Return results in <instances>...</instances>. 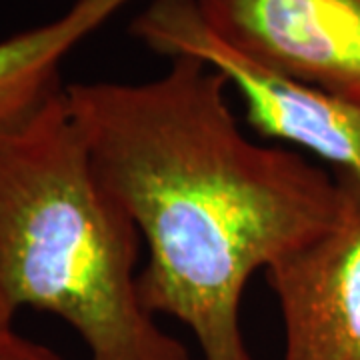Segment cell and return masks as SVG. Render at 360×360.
<instances>
[{
  "label": "cell",
  "instance_id": "1",
  "mask_svg": "<svg viewBox=\"0 0 360 360\" xmlns=\"http://www.w3.org/2000/svg\"><path fill=\"white\" fill-rule=\"evenodd\" d=\"M226 80L170 58L144 82L65 86L104 191L141 232L144 307L182 322L202 360H255L240 326L248 281L335 224L340 184L238 127Z\"/></svg>",
  "mask_w": 360,
  "mask_h": 360
},
{
  "label": "cell",
  "instance_id": "2",
  "mask_svg": "<svg viewBox=\"0 0 360 360\" xmlns=\"http://www.w3.org/2000/svg\"><path fill=\"white\" fill-rule=\"evenodd\" d=\"M141 245L94 174L65 89L0 136V326L44 310L89 360H191L142 302Z\"/></svg>",
  "mask_w": 360,
  "mask_h": 360
},
{
  "label": "cell",
  "instance_id": "3",
  "mask_svg": "<svg viewBox=\"0 0 360 360\" xmlns=\"http://www.w3.org/2000/svg\"><path fill=\"white\" fill-rule=\"evenodd\" d=\"M130 34L156 54L217 70L245 103L246 122L266 139L300 146L360 184V103L255 60L206 25L196 0H153Z\"/></svg>",
  "mask_w": 360,
  "mask_h": 360
},
{
  "label": "cell",
  "instance_id": "4",
  "mask_svg": "<svg viewBox=\"0 0 360 360\" xmlns=\"http://www.w3.org/2000/svg\"><path fill=\"white\" fill-rule=\"evenodd\" d=\"M336 179L335 224L264 270L283 314L284 360H360V184Z\"/></svg>",
  "mask_w": 360,
  "mask_h": 360
},
{
  "label": "cell",
  "instance_id": "5",
  "mask_svg": "<svg viewBox=\"0 0 360 360\" xmlns=\"http://www.w3.org/2000/svg\"><path fill=\"white\" fill-rule=\"evenodd\" d=\"M220 39L262 65L360 103V0H196Z\"/></svg>",
  "mask_w": 360,
  "mask_h": 360
},
{
  "label": "cell",
  "instance_id": "6",
  "mask_svg": "<svg viewBox=\"0 0 360 360\" xmlns=\"http://www.w3.org/2000/svg\"><path fill=\"white\" fill-rule=\"evenodd\" d=\"M132 0H77L46 25L0 40V136L26 122L60 84V65Z\"/></svg>",
  "mask_w": 360,
  "mask_h": 360
},
{
  "label": "cell",
  "instance_id": "7",
  "mask_svg": "<svg viewBox=\"0 0 360 360\" xmlns=\"http://www.w3.org/2000/svg\"><path fill=\"white\" fill-rule=\"evenodd\" d=\"M0 360H63L51 348L18 335L13 326H0Z\"/></svg>",
  "mask_w": 360,
  "mask_h": 360
}]
</instances>
